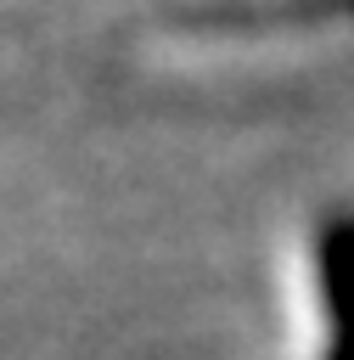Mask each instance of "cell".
Segmentation results:
<instances>
[{"instance_id":"obj_1","label":"cell","mask_w":354,"mask_h":360,"mask_svg":"<svg viewBox=\"0 0 354 360\" xmlns=\"http://www.w3.org/2000/svg\"><path fill=\"white\" fill-rule=\"evenodd\" d=\"M315 287L326 315V354L354 360V208H332L315 225Z\"/></svg>"},{"instance_id":"obj_2","label":"cell","mask_w":354,"mask_h":360,"mask_svg":"<svg viewBox=\"0 0 354 360\" xmlns=\"http://www.w3.org/2000/svg\"><path fill=\"white\" fill-rule=\"evenodd\" d=\"M343 17H354V0H219V6L174 11L169 22L197 34H258V28H315Z\"/></svg>"}]
</instances>
